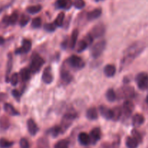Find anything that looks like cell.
<instances>
[{
    "label": "cell",
    "instance_id": "cell-1",
    "mask_svg": "<svg viewBox=\"0 0 148 148\" xmlns=\"http://www.w3.org/2000/svg\"><path fill=\"white\" fill-rule=\"evenodd\" d=\"M145 48V43L143 41H137L132 43L125 50L124 56L121 60V67L128 66L136 57L139 56L144 51Z\"/></svg>",
    "mask_w": 148,
    "mask_h": 148
},
{
    "label": "cell",
    "instance_id": "cell-2",
    "mask_svg": "<svg viewBox=\"0 0 148 148\" xmlns=\"http://www.w3.org/2000/svg\"><path fill=\"white\" fill-rule=\"evenodd\" d=\"M43 64H44V60L40 56L35 53L32 56L31 63H30L29 69H30L32 73L35 74L40 70Z\"/></svg>",
    "mask_w": 148,
    "mask_h": 148
},
{
    "label": "cell",
    "instance_id": "cell-3",
    "mask_svg": "<svg viewBox=\"0 0 148 148\" xmlns=\"http://www.w3.org/2000/svg\"><path fill=\"white\" fill-rule=\"evenodd\" d=\"M134 95V90L132 87L129 85H124V87L119 89L117 92L116 96L119 99H124V98H131Z\"/></svg>",
    "mask_w": 148,
    "mask_h": 148
},
{
    "label": "cell",
    "instance_id": "cell-4",
    "mask_svg": "<svg viewBox=\"0 0 148 148\" xmlns=\"http://www.w3.org/2000/svg\"><path fill=\"white\" fill-rule=\"evenodd\" d=\"M106 46V43L105 40H100L97 42L95 45H93V46L91 48V55L92 57L95 59L99 57L105 49Z\"/></svg>",
    "mask_w": 148,
    "mask_h": 148
},
{
    "label": "cell",
    "instance_id": "cell-5",
    "mask_svg": "<svg viewBox=\"0 0 148 148\" xmlns=\"http://www.w3.org/2000/svg\"><path fill=\"white\" fill-rule=\"evenodd\" d=\"M136 82L140 90H148V75L147 73L141 72L138 74L136 77Z\"/></svg>",
    "mask_w": 148,
    "mask_h": 148
},
{
    "label": "cell",
    "instance_id": "cell-6",
    "mask_svg": "<svg viewBox=\"0 0 148 148\" xmlns=\"http://www.w3.org/2000/svg\"><path fill=\"white\" fill-rule=\"evenodd\" d=\"M75 118H76L75 113H67V114H65L62 119V127H61L62 131H63V129L66 130L71 125V124L75 119Z\"/></svg>",
    "mask_w": 148,
    "mask_h": 148
},
{
    "label": "cell",
    "instance_id": "cell-7",
    "mask_svg": "<svg viewBox=\"0 0 148 148\" xmlns=\"http://www.w3.org/2000/svg\"><path fill=\"white\" fill-rule=\"evenodd\" d=\"M105 25L102 23H99V24H97L96 25L94 26L90 34L92 36V38H100L105 34Z\"/></svg>",
    "mask_w": 148,
    "mask_h": 148
},
{
    "label": "cell",
    "instance_id": "cell-8",
    "mask_svg": "<svg viewBox=\"0 0 148 148\" xmlns=\"http://www.w3.org/2000/svg\"><path fill=\"white\" fill-rule=\"evenodd\" d=\"M69 64L72 67L77 69H82L85 66V62L76 55H73L69 58Z\"/></svg>",
    "mask_w": 148,
    "mask_h": 148
},
{
    "label": "cell",
    "instance_id": "cell-9",
    "mask_svg": "<svg viewBox=\"0 0 148 148\" xmlns=\"http://www.w3.org/2000/svg\"><path fill=\"white\" fill-rule=\"evenodd\" d=\"M32 47V43L30 40H27L25 39L23 41V45L20 48L16 49L15 53H26L29 52V51L31 49Z\"/></svg>",
    "mask_w": 148,
    "mask_h": 148
},
{
    "label": "cell",
    "instance_id": "cell-10",
    "mask_svg": "<svg viewBox=\"0 0 148 148\" xmlns=\"http://www.w3.org/2000/svg\"><path fill=\"white\" fill-rule=\"evenodd\" d=\"M134 106L133 103L130 101H127L124 103L122 108V112L127 117H130L134 111Z\"/></svg>",
    "mask_w": 148,
    "mask_h": 148
},
{
    "label": "cell",
    "instance_id": "cell-11",
    "mask_svg": "<svg viewBox=\"0 0 148 148\" xmlns=\"http://www.w3.org/2000/svg\"><path fill=\"white\" fill-rule=\"evenodd\" d=\"M42 79L46 84H50L52 82V81H53V75H52L50 66H48L44 69L43 75H42Z\"/></svg>",
    "mask_w": 148,
    "mask_h": 148
},
{
    "label": "cell",
    "instance_id": "cell-12",
    "mask_svg": "<svg viewBox=\"0 0 148 148\" xmlns=\"http://www.w3.org/2000/svg\"><path fill=\"white\" fill-rule=\"evenodd\" d=\"M99 111L101 115L106 119H112L113 111L105 106H101L99 107Z\"/></svg>",
    "mask_w": 148,
    "mask_h": 148
},
{
    "label": "cell",
    "instance_id": "cell-13",
    "mask_svg": "<svg viewBox=\"0 0 148 148\" xmlns=\"http://www.w3.org/2000/svg\"><path fill=\"white\" fill-rule=\"evenodd\" d=\"M18 19V14L17 12H14L10 16H6L3 19V23L6 25H14Z\"/></svg>",
    "mask_w": 148,
    "mask_h": 148
},
{
    "label": "cell",
    "instance_id": "cell-14",
    "mask_svg": "<svg viewBox=\"0 0 148 148\" xmlns=\"http://www.w3.org/2000/svg\"><path fill=\"white\" fill-rule=\"evenodd\" d=\"M78 140H79V143L82 145H88L90 144L91 143V138L90 136L88 135L87 133L85 132H81L78 136Z\"/></svg>",
    "mask_w": 148,
    "mask_h": 148
},
{
    "label": "cell",
    "instance_id": "cell-15",
    "mask_svg": "<svg viewBox=\"0 0 148 148\" xmlns=\"http://www.w3.org/2000/svg\"><path fill=\"white\" fill-rule=\"evenodd\" d=\"M27 129H28V131L29 132H30V134L33 136L36 135V133L38 131V127L36 123L35 122L33 119H29L28 121H27Z\"/></svg>",
    "mask_w": 148,
    "mask_h": 148
},
{
    "label": "cell",
    "instance_id": "cell-16",
    "mask_svg": "<svg viewBox=\"0 0 148 148\" xmlns=\"http://www.w3.org/2000/svg\"><path fill=\"white\" fill-rule=\"evenodd\" d=\"M90 138L91 142L95 143L97 141L101 139V132L99 128H94L92 131L90 132Z\"/></svg>",
    "mask_w": 148,
    "mask_h": 148
},
{
    "label": "cell",
    "instance_id": "cell-17",
    "mask_svg": "<svg viewBox=\"0 0 148 148\" xmlns=\"http://www.w3.org/2000/svg\"><path fill=\"white\" fill-rule=\"evenodd\" d=\"M31 74L32 72L29 68H24V69L20 70V76L23 82H26V81L30 79V77H31Z\"/></svg>",
    "mask_w": 148,
    "mask_h": 148
},
{
    "label": "cell",
    "instance_id": "cell-18",
    "mask_svg": "<svg viewBox=\"0 0 148 148\" xmlns=\"http://www.w3.org/2000/svg\"><path fill=\"white\" fill-rule=\"evenodd\" d=\"M145 121V118L142 114H135V115L133 116L132 119V124L134 127H137L141 126L142 124L144 123Z\"/></svg>",
    "mask_w": 148,
    "mask_h": 148
},
{
    "label": "cell",
    "instance_id": "cell-19",
    "mask_svg": "<svg viewBox=\"0 0 148 148\" xmlns=\"http://www.w3.org/2000/svg\"><path fill=\"white\" fill-rule=\"evenodd\" d=\"M101 13H102V11H101V9H95V10L88 13L87 18H88V20H95V19L98 18L101 15Z\"/></svg>",
    "mask_w": 148,
    "mask_h": 148
},
{
    "label": "cell",
    "instance_id": "cell-20",
    "mask_svg": "<svg viewBox=\"0 0 148 148\" xmlns=\"http://www.w3.org/2000/svg\"><path fill=\"white\" fill-rule=\"evenodd\" d=\"M72 78H73V77L68 71L63 70L61 72V79L64 84L69 83L72 81Z\"/></svg>",
    "mask_w": 148,
    "mask_h": 148
},
{
    "label": "cell",
    "instance_id": "cell-21",
    "mask_svg": "<svg viewBox=\"0 0 148 148\" xmlns=\"http://www.w3.org/2000/svg\"><path fill=\"white\" fill-rule=\"evenodd\" d=\"M78 35H79V30H78L77 29L74 30L72 33V36H71L70 40H69V46H70V48H72V49H73V48L76 46Z\"/></svg>",
    "mask_w": 148,
    "mask_h": 148
},
{
    "label": "cell",
    "instance_id": "cell-22",
    "mask_svg": "<svg viewBox=\"0 0 148 148\" xmlns=\"http://www.w3.org/2000/svg\"><path fill=\"white\" fill-rule=\"evenodd\" d=\"M87 117L88 119L90 120H95L98 119V111L94 107H92V108H90L87 111V114H86Z\"/></svg>",
    "mask_w": 148,
    "mask_h": 148
},
{
    "label": "cell",
    "instance_id": "cell-23",
    "mask_svg": "<svg viewBox=\"0 0 148 148\" xmlns=\"http://www.w3.org/2000/svg\"><path fill=\"white\" fill-rule=\"evenodd\" d=\"M139 142L133 137H128L126 140V145L127 148H137Z\"/></svg>",
    "mask_w": 148,
    "mask_h": 148
},
{
    "label": "cell",
    "instance_id": "cell-24",
    "mask_svg": "<svg viewBox=\"0 0 148 148\" xmlns=\"http://www.w3.org/2000/svg\"><path fill=\"white\" fill-rule=\"evenodd\" d=\"M4 109L8 114L11 116L19 115V112L10 103H5L4 106Z\"/></svg>",
    "mask_w": 148,
    "mask_h": 148
},
{
    "label": "cell",
    "instance_id": "cell-25",
    "mask_svg": "<svg viewBox=\"0 0 148 148\" xmlns=\"http://www.w3.org/2000/svg\"><path fill=\"white\" fill-rule=\"evenodd\" d=\"M56 6L59 9H69L71 7V2L69 0H57Z\"/></svg>",
    "mask_w": 148,
    "mask_h": 148
},
{
    "label": "cell",
    "instance_id": "cell-26",
    "mask_svg": "<svg viewBox=\"0 0 148 148\" xmlns=\"http://www.w3.org/2000/svg\"><path fill=\"white\" fill-rule=\"evenodd\" d=\"M104 73L107 77H113L116 73V68L114 65L108 64L104 68Z\"/></svg>",
    "mask_w": 148,
    "mask_h": 148
},
{
    "label": "cell",
    "instance_id": "cell-27",
    "mask_svg": "<svg viewBox=\"0 0 148 148\" xmlns=\"http://www.w3.org/2000/svg\"><path fill=\"white\" fill-rule=\"evenodd\" d=\"M89 45V43L87 41L86 39L84 38L83 40H80V41L78 43V44L77 45V51L82 52L85 49H87V47H88Z\"/></svg>",
    "mask_w": 148,
    "mask_h": 148
},
{
    "label": "cell",
    "instance_id": "cell-28",
    "mask_svg": "<svg viewBox=\"0 0 148 148\" xmlns=\"http://www.w3.org/2000/svg\"><path fill=\"white\" fill-rule=\"evenodd\" d=\"M120 144V140H114L113 143H104L101 145V148H119Z\"/></svg>",
    "mask_w": 148,
    "mask_h": 148
},
{
    "label": "cell",
    "instance_id": "cell-29",
    "mask_svg": "<svg viewBox=\"0 0 148 148\" xmlns=\"http://www.w3.org/2000/svg\"><path fill=\"white\" fill-rule=\"evenodd\" d=\"M113 111V117L112 119L114 121H118L119 119L121 117V114H122V109H121L120 107L116 106L114 108V110H112Z\"/></svg>",
    "mask_w": 148,
    "mask_h": 148
},
{
    "label": "cell",
    "instance_id": "cell-30",
    "mask_svg": "<svg viewBox=\"0 0 148 148\" xmlns=\"http://www.w3.org/2000/svg\"><path fill=\"white\" fill-rule=\"evenodd\" d=\"M106 96L107 100L110 102H113L116 99V93L114 92L113 89H108L107 90L106 93Z\"/></svg>",
    "mask_w": 148,
    "mask_h": 148
},
{
    "label": "cell",
    "instance_id": "cell-31",
    "mask_svg": "<svg viewBox=\"0 0 148 148\" xmlns=\"http://www.w3.org/2000/svg\"><path fill=\"white\" fill-rule=\"evenodd\" d=\"M64 20V13L60 12L55 20V25L58 27H62L63 25Z\"/></svg>",
    "mask_w": 148,
    "mask_h": 148
},
{
    "label": "cell",
    "instance_id": "cell-32",
    "mask_svg": "<svg viewBox=\"0 0 148 148\" xmlns=\"http://www.w3.org/2000/svg\"><path fill=\"white\" fill-rule=\"evenodd\" d=\"M10 127V121L6 116H2L0 118V127L4 130H7Z\"/></svg>",
    "mask_w": 148,
    "mask_h": 148
},
{
    "label": "cell",
    "instance_id": "cell-33",
    "mask_svg": "<svg viewBox=\"0 0 148 148\" xmlns=\"http://www.w3.org/2000/svg\"><path fill=\"white\" fill-rule=\"evenodd\" d=\"M42 7L40 5H34L30 6V7H27V12L30 14H36V13L39 12L41 10Z\"/></svg>",
    "mask_w": 148,
    "mask_h": 148
},
{
    "label": "cell",
    "instance_id": "cell-34",
    "mask_svg": "<svg viewBox=\"0 0 148 148\" xmlns=\"http://www.w3.org/2000/svg\"><path fill=\"white\" fill-rule=\"evenodd\" d=\"M12 66V55L10 53V54H9L8 63H7V74H6V81H7V82L9 81V75H10V72H11Z\"/></svg>",
    "mask_w": 148,
    "mask_h": 148
},
{
    "label": "cell",
    "instance_id": "cell-35",
    "mask_svg": "<svg viewBox=\"0 0 148 148\" xmlns=\"http://www.w3.org/2000/svg\"><path fill=\"white\" fill-rule=\"evenodd\" d=\"M13 144H14L13 142H10L4 138L0 139V147L1 148H9L12 147Z\"/></svg>",
    "mask_w": 148,
    "mask_h": 148
},
{
    "label": "cell",
    "instance_id": "cell-36",
    "mask_svg": "<svg viewBox=\"0 0 148 148\" xmlns=\"http://www.w3.org/2000/svg\"><path fill=\"white\" fill-rule=\"evenodd\" d=\"M69 142L66 140H61L56 143L54 148H68Z\"/></svg>",
    "mask_w": 148,
    "mask_h": 148
},
{
    "label": "cell",
    "instance_id": "cell-37",
    "mask_svg": "<svg viewBox=\"0 0 148 148\" xmlns=\"http://www.w3.org/2000/svg\"><path fill=\"white\" fill-rule=\"evenodd\" d=\"M61 132H62V130L61 127H55L51 130V134L54 137H57Z\"/></svg>",
    "mask_w": 148,
    "mask_h": 148
},
{
    "label": "cell",
    "instance_id": "cell-38",
    "mask_svg": "<svg viewBox=\"0 0 148 148\" xmlns=\"http://www.w3.org/2000/svg\"><path fill=\"white\" fill-rule=\"evenodd\" d=\"M41 25V19L40 17H36L33 20L31 23V26L34 28H38Z\"/></svg>",
    "mask_w": 148,
    "mask_h": 148
},
{
    "label": "cell",
    "instance_id": "cell-39",
    "mask_svg": "<svg viewBox=\"0 0 148 148\" xmlns=\"http://www.w3.org/2000/svg\"><path fill=\"white\" fill-rule=\"evenodd\" d=\"M132 137H134V138H135L136 140H137V141L139 142V143H141L142 140H143V137H142V135L140 134V133L137 130H133L132 131Z\"/></svg>",
    "mask_w": 148,
    "mask_h": 148
},
{
    "label": "cell",
    "instance_id": "cell-40",
    "mask_svg": "<svg viewBox=\"0 0 148 148\" xmlns=\"http://www.w3.org/2000/svg\"><path fill=\"white\" fill-rule=\"evenodd\" d=\"M74 6L77 9H82L85 6V2L84 0H75Z\"/></svg>",
    "mask_w": 148,
    "mask_h": 148
},
{
    "label": "cell",
    "instance_id": "cell-41",
    "mask_svg": "<svg viewBox=\"0 0 148 148\" xmlns=\"http://www.w3.org/2000/svg\"><path fill=\"white\" fill-rule=\"evenodd\" d=\"M29 20H30V17L28 16L25 15V14H23L20 20V25L21 26L26 25L29 22Z\"/></svg>",
    "mask_w": 148,
    "mask_h": 148
},
{
    "label": "cell",
    "instance_id": "cell-42",
    "mask_svg": "<svg viewBox=\"0 0 148 148\" xmlns=\"http://www.w3.org/2000/svg\"><path fill=\"white\" fill-rule=\"evenodd\" d=\"M18 81H19L18 74L14 73L12 75L11 79H10V82H11V84L13 85V86H15V85H17V84L18 83Z\"/></svg>",
    "mask_w": 148,
    "mask_h": 148
},
{
    "label": "cell",
    "instance_id": "cell-43",
    "mask_svg": "<svg viewBox=\"0 0 148 148\" xmlns=\"http://www.w3.org/2000/svg\"><path fill=\"white\" fill-rule=\"evenodd\" d=\"M20 148H30L28 141L25 138H22L20 141Z\"/></svg>",
    "mask_w": 148,
    "mask_h": 148
},
{
    "label": "cell",
    "instance_id": "cell-44",
    "mask_svg": "<svg viewBox=\"0 0 148 148\" xmlns=\"http://www.w3.org/2000/svg\"><path fill=\"white\" fill-rule=\"evenodd\" d=\"M44 28L45 30H46L49 32H53L55 30L56 27H55V25L53 24H51V23H47V24L45 25Z\"/></svg>",
    "mask_w": 148,
    "mask_h": 148
},
{
    "label": "cell",
    "instance_id": "cell-45",
    "mask_svg": "<svg viewBox=\"0 0 148 148\" xmlns=\"http://www.w3.org/2000/svg\"><path fill=\"white\" fill-rule=\"evenodd\" d=\"M12 93V95L16 98V99L18 100V101L20 100V96H21V93H20L18 90H13Z\"/></svg>",
    "mask_w": 148,
    "mask_h": 148
},
{
    "label": "cell",
    "instance_id": "cell-46",
    "mask_svg": "<svg viewBox=\"0 0 148 148\" xmlns=\"http://www.w3.org/2000/svg\"><path fill=\"white\" fill-rule=\"evenodd\" d=\"M4 43V39L0 36V45H2Z\"/></svg>",
    "mask_w": 148,
    "mask_h": 148
},
{
    "label": "cell",
    "instance_id": "cell-47",
    "mask_svg": "<svg viewBox=\"0 0 148 148\" xmlns=\"http://www.w3.org/2000/svg\"><path fill=\"white\" fill-rule=\"evenodd\" d=\"M146 102H147V103H148V95H147V98H146Z\"/></svg>",
    "mask_w": 148,
    "mask_h": 148
},
{
    "label": "cell",
    "instance_id": "cell-48",
    "mask_svg": "<svg viewBox=\"0 0 148 148\" xmlns=\"http://www.w3.org/2000/svg\"><path fill=\"white\" fill-rule=\"evenodd\" d=\"M95 1H103V0H95Z\"/></svg>",
    "mask_w": 148,
    "mask_h": 148
}]
</instances>
